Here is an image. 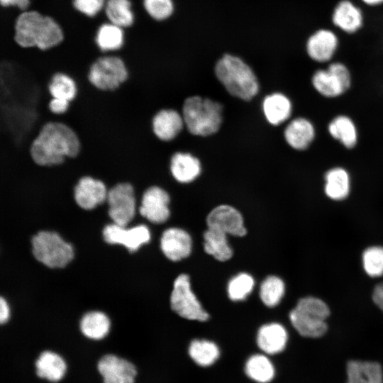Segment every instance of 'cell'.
Here are the masks:
<instances>
[{
  "label": "cell",
  "instance_id": "21",
  "mask_svg": "<svg viewBox=\"0 0 383 383\" xmlns=\"http://www.w3.org/2000/svg\"><path fill=\"white\" fill-rule=\"evenodd\" d=\"M160 248L170 260L177 262L189 256L192 248L190 235L179 228L166 229L160 238Z\"/></svg>",
  "mask_w": 383,
  "mask_h": 383
},
{
  "label": "cell",
  "instance_id": "2",
  "mask_svg": "<svg viewBox=\"0 0 383 383\" xmlns=\"http://www.w3.org/2000/svg\"><path fill=\"white\" fill-rule=\"evenodd\" d=\"M65 33L60 24L51 16L37 10L20 13L13 26V40L21 48L48 50L60 45Z\"/></svg>",
  "mask_w": 383,
  "mask_h": 383
},
{
  "label": "cell",
  "instance_id": "12",
  "mask_svg": "<svg viewBox=\"0 0 383 383\" xmlns=\"http://www.w3.org/2000/svg\"><path fill=\"white\" fill-rule=\"evenodd\" d=\"M170 203L169 193L158 184H152L142 192L138 210L150 222L160 224L170 217Z\"/></svg>",
  "mask_w": 383,
  "mask_h": 383
},
{
  "label": "cell",
  "instance_id": "42",
  "mask_svg": "<svg viewBox=\"0 0 383 383\" xmlns=\"http://www.w3.org/2000/svg\"><path fill=\"white\" fill-rule=\"evenodd\" d=\"M0 4L4 8L14 6L22 12L30 6L31 0H0Z\"/></svg>",
  "mask_w": 383,
  "mask_h": 383
},
{
  "label": "cell",
  "instance_id": "10",
  "mask_svg": "<svg viewBox=\"0 0 383 383\" xmlns=\"http://www.w3.org/2000/svg\"><path fill=\"white\" fill-rule=\"evenodd\" d=\"M340 47V38L335 31L326 27L313 30L306 38L304 50L313 63L323 66L335 60Z\"/></svg>",
  "mask_w": 383,
  "mask_h": 383
},
{
  "label": "cell",
  "instance_id": "13",
  "mask_svg": "<svg viewBox=\"0 0 383 383\" xmlns=\"http://www.w3.org/2000/svg\"><path fill=\"white\" fill-rule=\"evenodd\" d=\"M326 131L328 138L345 150H353L360 143L358 125L348 113L340 112L331 116L326 123Z\"/></svg>",
  "mask_w": 383,
  "mask_h": 383
},
{
  "label": "cell",
  "instance_id": "3",
  "mask_svg": "<svg viewBox=\"0 0 383 383\" xmlns=\"http://www.w3.org/2000/svg\"><path fill=\"white\" fill-rule=\"evenodd\" d=\"M214 74L226 91L241 100L250 101L260 91L255 72L238 55L223 54L215 63Z\"/></svg>",
  "mask_w": 383,
  "mask_h": 383
},
{
  "label": "cell",
  "instance_id": "19",
  "mask_svg": "<svg viewBox=\"0 0 383 383\" xmlns=\"http://www.w3.org/2000/svg\"><path fill=\"white\" fill-rule=\"evenodd\" d=\"M206 224L208 228L217 229L227 235L243 237L247 233L242 214L228 204L213 208L206 217Z\"/></svg>",
  "mask_w": 383,
  "mask_h": 383
},
{
  "label": "cell",
  "instance_id": "35",
  "mask_svg": "<svg viewBox=\"0 0 383 383\" xmlns=\"http://www.w3.org/2000/svg\"><path fill=\"white\" fill-rule=\"evenodd\" d=\"M285 292L283 280L274 275L267 277L262 282L259 295L262 303L267 307H274L279 304Z\"/></svg>",
  "mask_w": 383,
  "mask_h": 383
},
{
  "label": "cell",
  "instance_id": "39",
  "mask_svg": "<svg viewBox=\"0 0 383 383\" xmlns=\"http://www.w3.org/2000/svg\"><path fill=\"white\" fill-rule=\"evenodd\" d=\"M295 307L324 320L327 319L331 313L327 304L315 296H306L300 299Z\"/></svg>",
  "mask_w": 383,
  "mask_h": 383
},
{
  "label": "cell",
  "instance_id": "11",
  "mask_svg": "<svg viewBox=\"0 0 383 383\" xmlns=\"http://www.w3.org/2000/svg\"><path fill=\"white\" fill-rule=\"evenodd\" d=\"M318 130L315 121L306 116L292 117L285 125L283 138L292 150L305 152L315 145Z\"/></svg>",
  "mask_w": 383,
  "mask_h": 383
},
{
  "label": "cell",
  "instance_id": "7",
  "mask_svg": "<svg viewBox=\"0 0 383 383\" xmlns=\"http://www.w3.org/2000/svg\"><path fill=\"white\" fill-rule=\"evenodd\" d=\"M31 243L35 259L48 267H64L73 258L72 246L57 233L40 231L33 236Z\"/></svg>",
  "mask_w": 383,
  "mask_h": 383
},
{
  "label": "cell",
  "instance_id": "43",
  "mask_svg": "<svg viewBox=\"0 0 383 383\" xmlns=\"http://www.w3.org/2000/svg\"><path fill=\"white\" fill-rule=\"evenodd\" d=\"M372 298L375 305L383 312V282L374 287Z\"/></svg>",
  "mask_w": 383,
  "mask_h": 383
},
{
  "label": "cell",
  "instance_id": "9",
  "mask_svg": "<svg viewBox=\"0 0 383 383\" xmlns=\"http://www.w3.org/2000/svg\"><path fill=\"white\" fill-rule=\"evenodd\" d=\"M170 306L180 317L188 320L206 321L209 318L192 292L189 277L186 274H179L174 282Z\"/></svg>",
  "mask_w": 383,
  "mask_h": 383
},
{
  "label": "cell",
  "instance_id": "28",
  "mask_svg": "<svg viewBox=\"0 0 383 383\" xmlns=\"http://www.w3.org/2000/svg\"><path fill=\"white\" fill-rule=\"evenodd\" d=\"M94 42L101 54L118 52L124 46L125 32L111 22L104 23L96 30Z\"/></svg>",
  "mask_w": 383,
  "mask_h": 383
},
{
  "label": "cell",
  "instance_id": "37",
  "mask_svg": "<svg viewBox=\"0 0 383 383\" xmlns=\"http://www.w3.org/2000/svg\"><path fill=\"white\" fill-rule=\"evenodd\" d=\"M143 6L147 14L157 22L170 19L175 12L174 0H143Z\"/></svg>",
  "mask_w": 383,
  "mask_h": 383
},
{
  "label": "cell",
  "instance_id": "31",
  "mask_svg": "<svg viewBox=\"0 0 383 383\" xmlns=\"http://www.w3.org/2000/svg\"><path fill=\"white\" fill-rule=\"evenodd\" d=\"M104 9L109 22L122 28L131 27L135 22L131 0H106Z\"/></svg>",
  "mask_w": 383,
  "mask_h": 383
},
{
  "label": "cell",
  "instance_id": "32",
  "mask_svg": "<svg viewBox=\"0 0 383 383\" xmlns=\"http://www.w3.org/2000/svg\"><path fill=\"white\" fill-rule=\"evenodd\" d=\"M191 359L199 366L209 367L220 357V350L213 341L206 339L193 340L188 348Z\"/></svg>",
  "mask_w": 383,
  "mask_h": 383
},
{
  "label": "cell",
  "instance_id": "41",
  "mask_svg": "<svg viewBox=\"0 0 383 383\" xmlns=\"http://www.w3.org/2000/svg\"><path fill=\"white\" fill-rule=\"evenodd\" d=\"M70 103L65 99L51 97L48 104V109L52 114L60 116L68 111Z\"/></svg>",
  "mask_w": 383,
  "mask_h": 383
},
{
  "label": "cell",
  "instance_id": "22",
  "mask_svg": "<svg viewBox=\"0 0 383 383\" xmlns=\"http://www.w3.org/2000/svg\"><path fill=\"white\" fill-rule=\"evenodd\" d=\"M262 107L267 121L272 126L285 125L292 118L293 102L283 92L275 91L267 95L263 99Z\"/></svg>",
  "mask_w": 383,
  "mask_h": 383
},
{
  "label": "cell",
  "instance_id": "30",
  "mask_svg": "<svg viewBox=\"0 0 383 383\" xmlns=\"http://www.w3.org/2000/svg\"><path fill=\"white\" fill-rule=\"evenodd\" d=\"M246 375L257 383H268L275 375L273 363L264 354H255L248 357L244 367Z\"/></svg>",
  "mask_w": 383,
  "mask_h": 383
},
{
  "label": "cell",
  "instance_id": "45",
  "mask_svg": "<svg viewBox=\"0 0 383 383\" xmlns=\"http://www.w3.org/2000/svg\"><path fill=\"white\" fill-rule=\"evenodd\" d=\"M363 5L369 7H377L383 4V0H359Z\"/></svg>",
  "mask_w": 383,
  "mask_h": 383
},
{
  "label": "cell",
  "instance_id": "17",
  "mask_svg": "<svg viewBox=\"0 0 383 383\" xmlns=\"http://www.w3.org/2000/svg\"><path fill=\"white\" fill-rule=\"evenodd\" d=\"M103 237L107 243L123 245L132 252L150 241V232L143 224L126 229L113 223L105 226Z\"/></svg>",
  "mask_w": 383,
  "mask_h": 383
},
{
  "label": "cell",
  "instance_id": "23",
  "mask_svg": "<svg viewBox=\"0 0 383 383\" xmlns=\"http://www.w3.org/2000/svg\"><path fill=\"white\" fill-rule=\"evenodd\" d=\"M170 172L177 182L188 184L199 177L201 164L198 157L189 152H176L170 160Z\"/></svg>",
  "mask_w": 383,
  "mask_h": 383
},
{
  "label": "cell",
  "instance_id": "29",
  "mask_svg": "<svg viewBox=\"0 0 383 383\" xmlns=\"http://www.w3.org/2000/svg\"><path fill=\"white\" fill-rule=\"evenodd\" d=\"M204 248L207 254L218 261H227L233 256L227 234L217 229L208 228L204 233Z\"/></svg>",
  "mask_w": 383,
  "mask_h": 383
},
{
  "label": "cell",
  "instance_id": "15",
  "mask_svg": "<svg viewBox=\"0 0 383 383\" xmlns=\"http://www.w3.org/2000/svg\"><path fill=\"white\" fill-rule=\"evenodd\" d=\"M108 189L102 180L90 175H84L75 184L73 198L79 209L92 211L106 203Z\"/></svg>",
  "mask_w": 383,
  "mask_h": 383
},
{
  "label": "cell",
  "instance_id": "5",
  "mask_svg": "<svg viewBox=\"0 0 383 383\" xmlns=\"http://www.w3.org/2000/svg\"><path fill=\"white\" fill-rule=\"evenodd\" d=\"M312 91L322 99L335 101L345 96L353 84L348 65L338 60L314 70L309 79Z\"/></svg>",
  "mask_w": 383,
  "mask_h": 383
},
{
  "label": "cell",
  "instance_id": "18",
  "mask_svg": "<svg viewBox=\"0 0 383 383\" xmlns=\"http://www.w3.org/2000/svg\"><path fill=\"white\" fill-rule=\"evenodd\" d=\"M97 370L103 383H135L137 376L133 363L113 354L102 356L97 362Z\"/></svg>",
  "mask_w": 383,
  "mask_h": 383
},
{
  "label": "cell",
  "instance_id": "14",
  "mask_svg": "<svg viewBox=\"0 0 383 383\" xmlns=\"http://www.w3.org/2000/svg\"><path fill=\"white\" fill-rule=\"evenodd\" d=\"M353 184L352 173L345 165L334 164L328 167L323 173V193L332 201L346 200L351 194Z\"/></svg>",
  "mask_w": 383,
  "mask_h": 383
},
{
  "label": "cell",
  "instance_id": "26",
  "mask_svg": "<svg viewBox=\"0 0 383 383\" xmlns=\"http://www.w3.org/2000/svg\"><path fill=\"white\" fill-rule=\"evenodd\" d=\"M346 383H383V370L375 361L351 360L346 365Z\"/></svg>",
  "mask_w": 383,
  "mask_h": 383
},
{
  "label": "cell",
  "instance_id": "8",
  "mask_svg": "<svg viewBox=\"0 0 383 383\" xmlns=\"http://www.w3.org/2000/svg\"><path fill=\"white\" fill-rule=\"evenodd\" d=\"M105 204L113 223L126 227L136 213L137 194L134 187L129 182L116 183L109 188Z\"/></svg>",
  "mask_w": 383,
  "mask_h": 383
},
{
  "label": "cell",
  "instance_id": "20",
  "mask_svg": "<svg viewBox=\"0 0 383 383\" xmlns=\"http://www.w3.org/2000/svg\"><path fill=\"white\" fill-rule=\"evenodd\" d=\"M185 127L182 113L170 108H161L151 119V129L155 138L161 142H170L176 138Z\"/></svg>",
  "mask_w": 383,
  "mask_h": 383
},
{
  "label": "cell",
  "instance_id": "16",
  "mask_svg": "<svg viewBox=\"0 0 383 383\" xmlns=\"http://www.w3.org/2000/svg\"><path fill=\"white\" fill-rule=\"evenodd\" d=\"M331 22L334 28L345 34L353 35L364 26L363 10L353 0H339L331 13Z\"/></svg>",
  "mask_w": 383,
  "mask_h": 383
},
{
  "label": "cell",
  "instance_id": "1",
  "mask_svg": "<svg viewBox=\"0 0 383 383\" xmlns=\"http://www.w3.org/2000/svg\"><path fill=\"white\" fill-rule=\"evenodd\" d=\"M80 150V141L76 132L58 121L46 122L30 146L33 160L40 166L52 167L76 157Z\"/></svg>",
  "mask_w": 383,
  "mask_h": 383
},
{
  "label": "cell",
  "instance_id": "24",
  "mask_svg": "<svg viewBox=\"0 0 383 383\" xmlns=\"http://www.w3.org/2000/svg\"><path fill=\"white\" fill-rule=\"evenodd\" d=\"M287 341V331L279 323H270L262 326L256 337L258 348L267 355H276L282 352Z\"/></svg>",
  "mask_w": 383,
  "mask_h": 383
},
{
  "label": "cell",
  "instance_id": "40",
  "mask_svg": "<svg viewBox=\"0 0 383 383\" xmlns=\"http://www.w3.org/2000/svg\"><path fill=\"white\" fill-rule=\"evenodd\" d=\"M106 0H72L73 8L89 18L95 17L104 8Z\"/></svg>",
  "mask_w": 383,
  "mask_h": 383
},
{
  "label": "cell",
  "instance_id": "38",
  "mask_svg": "<svg viewBox=\"0 0 383 383\" xmlns=\"http://www.w3.org/2000/svg\"><path fill=\"white\" fill-rule=\"evenodd\" d=\"M362 265L366 274L371 277L383 274V247L371 246L362 254Z\"/></svg>",
  "mask_w": 383,
  "mask_h": 383
},
{
  "label": "cell",
  "instance_id": "25",
  "mask_svg": "<svg viewBox=\"0 0 383 383\" xmlns=\"http://www.w3.org/2000/svg\"><path fill=\"white\" fill-rule=\"evenodd\" d=\"M289 320L298 333L305 338H318L328 331L326 320L296 307L290 311Z\"/></svg>",
  "mask_w": 383,
  "mask_h": 383
},
{
  "label": "cell",
  "instance_id": "6",
  "mask_svg": "<svg viewBox=\"0 0 383 383\" xmlns=\"http://www.w3.org/2000/svg\"><path fill=\"white\" fill-rule=\"evenodd\" d=\"M128 78V70L123 59L118 55L101 54L91 64L87 79L101 91H114Z\"/></svg>",
  "mask_w": 383,
  "mask_h": 383
},
{
  "label": "cell",
  "instance_id": "44",
  "mask_svg": "<svg viewBox=\"0 0 383 383\" xmlns=\"http://www.w3.org/2000/svg\"><path fill=\"white\" fill-rule=\"evenodd\" d=\"M9 318V308L6 301L2 297L0 299V322L4 323Z\"/></svg>",
  "mask_w": 383,
  "mask_h": 383
},
{
  "label": "cell",
  "instance_id": "33",
  "mask_svg": "<svg viewBox=\"0 0 383 383\" xmlns=\"http://www.w3.org/2000/svg\"><path fill=\"white\" fill-rule=\"evenodd\" d=\"M110 321L102 312L91 311L86 313L80 322V329L84 335L92 340H101L107 335Z\"/></svg>",
  "mask_w": 383,
  "mask_h": 383
},
{
  "label": "cell",
  "instance_id": "4",
  "mask_svg": "<svg viewBox=\"0 0 383 383\" xmlns=\"http://www.w3.org/2000/svg\"><path fill=\"white\" fill-rule=\"evenodd\" d=\"M223 107L221 103L201 96L187 97L183 103L182 115L188 131L196 136L206 137L217 133L223 122Z\"/></svg>",
  "mask_w": 383,
  "mask_h": 383
},
{
  "label": "cell",
  "instance_id": "27",
  "mask_svg": "<svg viewBox=\"0 0 383 383\" xmlns=\"http://www.w3.org/2000/svg\"><path fill=\"white\" fill-rule=\"evenodd\" d=\"M35 367L38 377L56 383L63 379L67 367L65 360L59 354L45 350L35 360Z\"/></svg>",
  "mask_w": 383,
  "mask_h": 383
},
{
  "label": "cell",
  "instance_id": "34",
  "mask_svg": "<svg viewBox=\"0 0 383 383\" xmlns=\"http://www.w3.org/2000/svg\"><path fill=\"white\" fill-rule=\"evenodd\" d=\"M48 90L51 97L72 102L77 94V84L74 79L67 73L57 72L50 77Z\"/></svg>",
  "mask_w": 383,
  "mask_h": 383
},
{
  "label": "cell",
  "instance_id": "36",
  "mask_svg": "<svg viewBox=\"0 0 383 383\" xmlns=\"http://www.w3.org/2000/svg\"><path fill=\"white\" fill-rule=\"evenodd\" d=\"M253 277L246 272H241L231 279L227 287L228 296L234 301L245 300L253 290Z\"/></svg>",
  "mask_w": 383,
  "mask_h": 383
}]
</instances>
